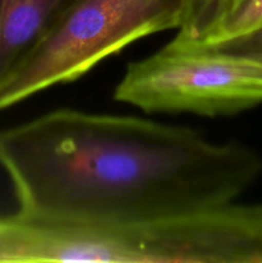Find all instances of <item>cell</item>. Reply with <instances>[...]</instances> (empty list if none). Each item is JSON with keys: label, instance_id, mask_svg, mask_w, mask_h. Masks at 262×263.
I'll list each match as a JSON object with an SVG mask.
<instances>
[{"label": "cell", "instance_id": "cell-1", "mask_svg": "<svg viewBox=\"0 0 262 263\" xmlns=\"http://www.w3.org/2000/svg\"><path fill=\"white\" fill-rule=\"evenodd\" d=\"M0 166L18 212L113 223L235 202L262 159L239 141L216 143L189 127L62 108L0 131Z\"/></svg>", "mask_w": 262, "mask_h": 263}, {"label": "cell", "instance_id": "cell-2", "mask_svg": "<svg viewBox=\"0 0 262 263\" xmlns=\"http://www.w3.org/2000/svg\"><path fill=\"white\" fill-rule=\"evenodd\" d=\"M0 262L262 263V205L113 223L0 216Z\"/></svg>", "mask_w": 262, "mask_h": 263}, {"label": "cell", "instance_id": "cell-3", "mask_svg": "<svg viewBox=\"0 0 262 263\" xmlns=\"http://www.w3.org/2000/svg\"><path fill=\"white\" fill-rule=\"evenodd\" d=\"M185 0H72L0 87V110L68 84L136 40L179 30Z\"/></svg>", "mask_w": 262, "mask_h": 263}, {"label": "cell", "instance_id": "cell-4", "mask_svg": "<svg viewBox=\"0 0 262 263\" xmlns=\"http://www.w3.org/2000/svg\"><path fill=\"white\" fill-rule=\"evenodd\" d=\"M113 95L146 113L234 115L262 104V62L171 40L128 63Z\"/></svg>", "mask_w": 262, "mask_h": 263}, {"label": "cell", "instance_id": "cell-5", "mask_svg": "<svg viewBox=\"0 0 262 263\" xmlns=\"http://www.w3.org/2000/svg\"><path fill=\"white\" fill-rule=\"evenodd\" d=\"M72 0H0V87Z\"/></svg>", "mask_w": 262, "mask_h": 263}, {"label": "cell", "instance_id": "cell-6", "mask_svg": "<svg viewBox=\"0 0 262 263\" xmlns=\"http://www.w3.org/2000/svg\"><path fill=\"white\" fill-rule=\"evenodd\" d=\"M229 0H185V17L172 41L198 45L208 37L220 21Z\"/></svg>", "mask_w": 262, "mask_h": 263}, {"label": "cell", "instance_id": "cell-7", "mask_svg": "<svg viewBox=\"0 0 262 263\" xmlns=\"http://www.w3.org/2000/svg\"><path fill=\"white\" fill-rule=\"evenodd\" d=\"M262 27V0H229L220 21L198 45H210Z\"/></svg>", "mask_w": 262, "mask_h": 263}, {"label": "cell", "instance_id": "cell-8", "mask_svg": "<svg viewBox=\"0 0 262 263\" xmlns=\"http://www.w3.org/2000/svg\"><path fill=\"white\" fill-rule=\"evenodd\" d=\"M189 46H200V48L211 49V50L262 62V27L256 28L251 32L238 36V37L221 41V43L210 44V45Z\"/></svg>", "mask_w": 262, "mask_h": 263}]
</instances>
